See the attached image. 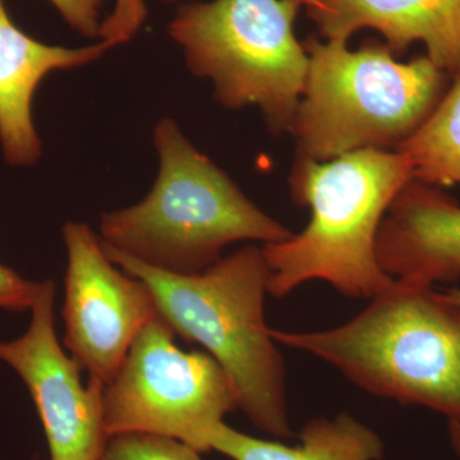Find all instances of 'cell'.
<instances>
[{"label": "cell", "mask_w": 460, "mask_h": 460, "mask_svg": "<svg viewBox=\"0 0 460 460\" xmlns=\"http://www.w3.org/2000/svg\"><path fill=\"white\" fill-rule=\"evenodd\" d=\"M102 244L120 270L146 284L175 335L201 345L222 366L247 419L275 438H293L286 363L266 323L270 269L262 248L242 247L199 274L181 275Z\"/></svg>", "instance_id": "6da1fadb"}, {"label": "cell", "mask_w": 460, "mask_h": 460, "mask_svg": "<svg viewBox=\"0 0 460 460\" xmlns=\"http://www.w3.org/2000/svg\"><path fill=\"white\" fill-rule=\"evenodd\" d=\"M270 334L372 395L460 420V305L434 286L394 279L341 325Z\"/></svg>", "instance_id": "7a4b0ae2"}, {"label": "cell", "mask_w": 460, "mask_h": 460, "mask_svg": "<svg viewBox=\"0 0 460 460\" xmlns=\"http://www.w3.org/2000/svg\"><path fill=\"white\" fill-rule=\"evenodd\" d=\"M399 151H354L329 162H295L289 186L311 219L298 234L263 244L270 269L269 295L284 298L323 280L347 298L371 299L392 284L378 265L376 239L384 217L413 181Z\"/></svg>", "instance_id": "3957f363"}, {"label": "cell", "mask_w": 460, "mask_h": 460, "mask_svg": "<svg viewBox=\"0 0 460 460\" xmlns=\"http://www.w3.org/2000/svg\"><path fill=\"white\" fill-rule=\"evenodd\" d=\"M159 174L138 204L100 217L107 246L157 270L195 275L242 241L277 243L292 235L193 146L174 120L154 129Z\"/></svg>", "instance_id": "277c9868"}, {"label": "cell", "mask_w": 460, "mask_h": 460, "mask_svg": "<svg viewBox=\"0 0 460 460\" xmlns=\"http://www.w3.org/2000/svg\"><path fill=\"white\" fill-rule=\"evenodd\" d=\"M307 75L292 133L296 162L323 163L354 151H396L449 89L428 56L398 62L384 42L302 41Z\"/></svg>", "instance_id": "5b68a950"}, {"label": "cell", "mask_w": 460, "mask_h": 460, "mask_svg": "<svg viewBox=\"0 0 460 460\" xmlns=\"http://www.w3.org/2000/svg\"><path fill=\"white\" fill-rule=\"evenodd\" d=\"M304 0H213L181 5L168 26L187 66L228 109L256 105L275 136L292 129L308 56L295 22Z\"/></svg>", "instance_id": "8992f818"}, {"label": "cell", "mask_w": 460, "mask_h": 460, "mask_svg": "<svg viewBox=\"0 0 460 460\" xmlns=\"http://www.w3.org/2000/svg\"><path fill=\"white\" fill-rule=\"evenodd\" d=\"M109 435L166 436L208 453V438L239 410L232 378L205 350L184 352L159 314L135 341L104 386Z\"/></svg>", "instance_id": "52a82bcc"}, {"label": "cell", "mask_w": 460, "mask_h": 460, "mask_svg": "<svg viewBox=\"0 0 460 460\" xmlns=\"http://www.w3.org/2000/svg\"><path fill=\"white\" fill-rule=\"evenodd\" d=\"M65 239V345L91 380L111 383L129 348L157 314L146 284L105 253L102 239L84 223L66 222Z\"/></svg>", "instance_id": "ba28073f"}, {"label": "cell", "mask_w": 460, "mask_h": 460, "mask_svg": "<svg viewBox=\"0 0 460 460\" xmlns=\"http://www.w3.org/2000/svg\"><path fill=\"white\" fill-rule=\"evenodd\" d=\"M56 284L41 281L25 334L0 341V361L25 383L40 417L50 460H102L111 435L105 426L104 385L81 378L80 363L58 341Z\"/></svg>", "instance_id": "9c48e42d"}, {"label": "cell", "mask_w": 460, "mask_h": 460, "mask_svg": "<svg viewBox=\"0 0 460 460\" xmlns=\"http://www.w3.org/2000/svg\"><path fill=\"white\" fill-rule=\"evenodd\" d=\"M304 9L326 41L375 30L394 56L423 42L436 66L460 77V0H304Z\"/></svg>", "instance_id": "30bf717a"}, {"label": "cell", "mask_w": 460, "mask_h": 460, "mask_svg": "<svg viewBox=\"0 0 460 460\" xmlns=\"http://www.w3.org/2000/svg\"><path fill=\"white\" fill-rule=\"evenodd\" d=\"M378 265L393 279H460V205L438 187L411 181L396 196L376 239Z\"/></svg>", "instance_id": "8fae6325"}, {"label": "cell", "mask_w": 460, "mask_h": 460, "mask_svg": "<svg viewBox=\"0 0 460 460\" xmlns=\"http://www.w3.org/2000/svg\"><path fill=\"white\" fill-rule=\"evenodd\" d=\"M111 49L102 40L83 48L35 40L14 25L0 0V144L8 164L29 166L40 159L32 100L42 80L53 72L91 65Z\"/></svg>", "instance_id": "7c38bea8"}, {"label": "cell", "mask_w": 460, "mask_h": 460, "mask_svg": "<svg viewBox=\"0 0 460 460\" xmlns=\"http://www.w3.org/2000/svg\"><path fill=\"white\" fill-rule=\"evenodd\" d=\"M298 438L292 447L242 434L222 422L208 436V447L232 460H381L385 453L380 435L345 411L311 420Z\"/></svg>", "instance_id": "4fadbf2b"}, {"label": "cell", "mask_w": 460, "mask_h": 460, "mask_svg": "<svg viewBox=\"0 0 460 460\" xmlns=\"http://www.w3.org/2000/svg\"><path fill=\"white\" fill-rule=\"evenodd\" d=\"M396 151L407 157L414 180L436 187L460 184V77Z\"/></svg>", "instance_id": "5bb4252c"}, {"label": "cell", "mask_w": 460, "mask_h": 460, "mask_svg": "<svg viewBox=\"0 0 460 460\" xmlns=\"http://www.w3.org/2000/svg\"><path fill=\"white\" fill-rule=\"evenodd\" d=\"M199 454L166 436L120 434L109 438L102 460H202Z\"/></svg>", "instance_id": "9a60e30c"}, {"label": "cell", "mask_w": 460, "mask_h": 460, "mask_svg": "<svg viewBox=\"0 0 460 460\" xmlns=\"http://www.w3.org/2000/svg\"><path fill=\"white\" fill-rule=\"evenodd\" d=\"M146 18V0H115L111 16L102 20L100 40L111 49L126 44L137 35Z\"/></svg>", "instance_id": "2e32d148"}, {"label": "cell", "mask_w": 460, "mask_h": 460, "mask_svg": "<svg viewBox=\"0 0 460 460\" xmlns=\"http://www.w3.org/2000/svg\"><path fill=\"white\" fill-rule=\"evenodd\" d=\"M63 20L84 38H100V9L105 0H49Z\"/></svg>", "instance_id": "e0dca14e"}, {"label": "cell", "mask_w": 460, "mask_h": 460, "mask_svg": "<svg viewBox=\"0 0 460 460\" xmlns=\"http://www.w3.org/2000/svg\"><path fill=\"white\" fill-rule=\"evenodd\" d=\"M39 286L0 263V310L12 313L30 311L38 296Z\"/></svg>", "instance_id": "ac0fdd59"}, {"label": "cell", "mask_w": 460, "mask_h": 460, "mask_svg": "<svg viewBox=\"0 0 460 460\" xmlns=\"http://www.w3.org/2000/svg\"><path fill=\"white\" fill-rule=\"evenodd\" d=\"M447 432H449V441L454 453L460 460V420H449Z\"/></svg>", "instance_id": "d6986e66"}, {"label": "cell", "mask_w": 460, "mask_h": 460, "mask_svg": "<svg viewBox=\"0 0 460 460\" xmlns=\"http://www.w3.org/2000/svg\"><path fill=\"white\" fill-rule=\"evenodd\" d=\"M444 295L447 296L450 301H453L454 304L460 305V289H456V288H454V289H447Z\"/></svg>", "instance_id": "ffe728a7"}, {"label": "cell", "mask_w": 460, "mask_h": 460, "mask_svg": "<svg viewBox=\"0 0 460 460\" xmlns=\"http://www.w3.org/2000/svg\"><path fill=\"white\" fill-rule=\"evenodd\" d=\"M163 2H165V3H174V2H180V0H163Z\"/></svg>", "instance_id": "44dd1931"}]
</instances>
